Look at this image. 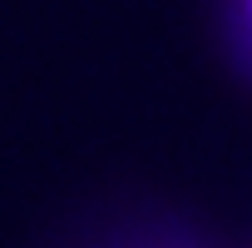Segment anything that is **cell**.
I'll return each instance as SVG.
<instances>
[{"instance_id": "1", "label": "cell", "mask_w": 252, "mask_h": 248, "mask_svg": "<svg viewBox=\"0 0 252 248\" xmlns=\"http://www.w3.org/2000/svg\"><path fill=\"white\" fill-rule=\"evenodd\" d=\"M222 15H227V40H232V50L252 65V0H222Z\"/></svg>"}]
</instances>
